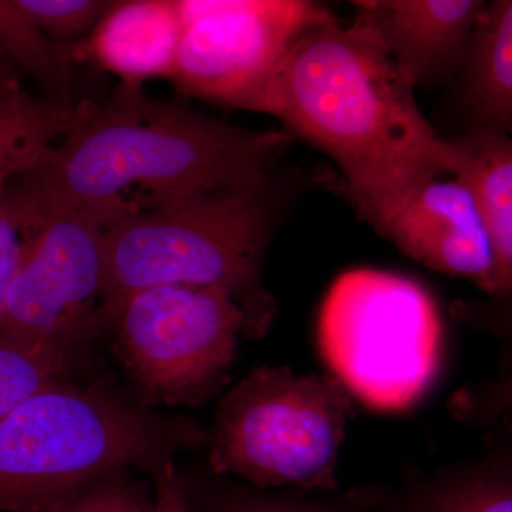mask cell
Instances as JSON below:
<instances>
[{"label": "cell", "mask_w": 512, "mask_h": 512, "mask_svg": "<svg viewBox=\"0 0 512 512\" xmlns=\"http://www.w3.org/2000/svg\"><path fill=\"white\" fill-rule=\"evenodd\" d=\"M282 131H252L120 84L12 188L39 208L72 210L104 229L128 215L272 177L291 147Z\"/></svg>", "instance_id": "obj_1"}, {"label": "cell", "mask_w": 512, "mask_h": 512, "mask_svg": "<svg viewBox=\"0 0 512 512\" xmlns=\"http://www.w3.org/2000/svg\"><path fill=\"white\" fill-rule=\"evenodd\" d=\"M414 90L372 33L330 15L286 52L259 113L333 161L340 177L332 188L366 221L416 185L453 173L450 138L434 131Z\"/></svg>", "instance_id": "obj_2"}, {"label": "cell", "mask_w": 512, "mask_h": 512, "mask_svg": "<svg viewBox=\"0 0 512 512\" xmlns=\"http://www.w3.org/2000/svg\"><path fill=\"white\" fill-rule=\"evenodd\" d=\"M272 177L251 187L128 215L104 229L103 319L141 289L217 288L241 306L247 338H262L276 312L261 278L281 214L282 197Z\"/></svg>", "instance_id": "obj_3"}, {"label": "cell", "mask_w": 512, "mask_h": 512, "mask_svg": "<svg viewBox=\"0 0 512 512\" xmlns=\"http://www.w3.org/2000/svg\"><path fill=\"white\" fill-rule=\"evenodd\" d=\"M205 441L194 421L150 412L104 387H50L0 419V512L42 510L131 468L153 474Z\"/></svg>", "instance_id": "obj_4"}, {"label": "cell", "mask_w": 512, "mask_h": 512, "mask_svg": "<svg viewBox=\"0 0 512 512\" xmlns=\"http://www.w3.org/2000/svg\"><path fill=\"white\" fill-rule=\"evenodd\" d=\"M355 416V399L330 373L256 366L218 400L211 471L261 491L336 493L340 447Z\"/></svg>", "instance_id": "obj_5"}, {"label": "cell", "mask_w": 512, "mask_h": 512, "mask_svg": "<svg viewBox=\"0 0 512 512\" xmlns=\"http://www.w3.org/2000/svg\"><path fill=\"white\" fill-rule=\"evenodd\" d=\"M319 355L355 402L382 413L412 409L437 382L444 325L424 286L359 268L333 282L316 323Z\"/></svg>", "instance_id": "obj_6"}, {"label": "cell", "mask_w": 512, "mask_h": 512, "mask_svg": "<svg viewBox=\"0 0 512 512\" xmlns=\"http://www.w3.org/2000/svg\"><path fill=\"white\" fill-rule=\"evenodd\" d=\"M144 402L197 407L227 386L247 316L217 288L141 289L104 315Z\"/></svg>", "instance_id": "obj_7"}, {"label": "cell", "mask_w": 512, "mask_h": 512, "mask_svg": "<svg viewBox=\"0 0 512 512\" xmlns=\"http://www.w3.org/2000/svg\"><path fill=\"white\" fill-rule=\"evenodd\" d=\"M183 39L171 82L188 99L261 111L279 63L332 12L309 0H178Z\"/></svg>", "instance_id": "obj_8"}, {"label": "cell", "mask_w": 512, "mask_h": 512, "mask_svg": "<svg viewBox=\"0 0 512 512\" xmlns=\"http://www.w3.org/2000/svg\"><path fill=\"white\" fill-rule=\"evenodd\" d=\"M28 222L25 248L0 311V338L77 346L104 322V228L72 210L33 207L10 188Z\"/></svg>", "instance_id": "obj_9"}, {"label": "cell", "mask_w": 512, "mask_h": 512, "mask_svg": "<svg viewBox=\"0 0 512 512\" xmlns=\"http://www.w3.org/2000/svg\"><path fill=\"white\" fill-rule=\"evenodd\" d=\"M366 222L414 261L493 295L490 232L473 188L461 178L424 181Z\"/></svg>", "instance_id": "obj_10"}, {"label": "cell", "mask_w": 512, "mask_h": 512, "mask_svg": "<svg viewBox=\"0 0 512 512\" xmlns=\"http://www.w3.org/2000/svg\"><path fill=\"white\" fill-rule=\"evenodd\" d=\"M483 0H360L356 25L375 36L414 87L460 74Z\"/></svg>", "instance_id": "obj_11"}, {"label": "cell", "mask_w": 512, "mask_h": 512, "mask_svg": "<svg viewBox=\"0 0 512 512\" xmlns=\"http://www.w3.org/2000/svg\"><path fill=\"white\" fill-rule=\"evenodd\" d=\"M183 33L178 0H119L110 2L89 35L70 43V57L123 84L171 80Z\"/></svg>", "instance_id": "obj_12"}, {"label": "cell", "mask_w": 512, "mask_h": 512, "mask_svg": "<svg viewBox=\"0 0 512 512\" xmlns=\"http://www.w3.org/2000/svg\"><path fill=\"white\" fill-rule=\"evenodd\" d=\"M454 177L466 181L483 211L494 252L491 299L512 309V137L473 127L450 138Z\"/></svg>", "instance_id": "obj_13"}, {"label": "cell", "mask_w": 512, "mask_h": 512, "mask_svg": "<svg viewBox=\"0 0 512 512\" xmlns=\"http://www.w3.org/2000/svg\"><path fill=\"white\" fill-rule=\"evenodd\" d=\"M460 82L471 128L512 137V0L485 2Z\"/></svg>", "instance_id": "obj_14"}, {"label": "cell", "mask_w": 512, "mask_h": 512, "mask_svg": "<svg viewBox=\"0 0 512 512\" xmlns=\"http://www.w3.org/2000/svg\"><path fill=\"white\" fill-rule=\"evenodd\" d=\"M93 101L66 104L35 97L20 83L0 92V194L12 178L30 173L57 140L84 123Z\"/></svg>", "instance_id": "obj_15"}, {"label": "cell", "mask_w": 512, "mask_h": 512, "mask_svg": "<svg viewBox=\"0 0 512 512\" xmlns=\"http://www.w3.org/2000/svg\"><path fill=\"white\" fill-rule=\"evenodd\" d=\"M352 493L386 512H512V471L441 474L400 490L355 488Z\"/></svg>", "instance_id": "obj_16"}, {"label": "cell", "mask_w": 512, "mask_h": 512, "mask_svg": "<svg viewBox=\"0 0 512 512\" xmlns=\"http://www.w3.org/2000/svg\"><path fill=\"white\" fill-rule=\"evenodd\" d=\"M0 50L13 66L35 77L50 100L72 106L70 43L47 36L20 10L16 0H0Z\"/></svg>", "instance_id": "obj_17"}, {"label": "cell", "mask_w": 512, "mask_h": 512, "mask_svg": "<svg viewBox=\"0 0 512 512\" xmlns=\"http://www.w3.org/2000/svg\"><path fill=\"white\" fill-rule=\"evenodd\" d=\"M76 348L0 338V419L35 394L69 383Z\"/></svg>", "instance_id": "obj_18"}, {"label": "cell", "mask_w": 512, "mask_h": 512, "mask_svg": "<svg viewBox=\"0 0 512 512\" xmlns=\"http://www.w3.org/2000/svg\"><path fill=\"white\" fill-rule=\"evenodd\" d=\"M201 512H386L366 503L352 491L343 498L332 494L271 493L249 485L220 481L200 494Z\"/></svg>", "instance_id": "obj_19"}, {"label": "cell", "mask_w": 512, "mask_h": 512, "mask_svg": "<svg viewBox=\"0 0 512 512\" xmlns=\"http://www.w3.org/2000/svg\"><path fill=\"white\" fill-rule=\"evenodd\" d=\"M128 471L100 478L36 512H153L154 494Z\"/></svg>", "instance_id": "obj_20"}, {"label": "cell", "mask_w": 512, "mask_h": 512, "mask_svg": "<svg viewBox=\"0 0 512 512\" xmlns=\"http://www.w3.org/2000/svg\"><path fill=\"white\" fill-rule=\"evenodd\" d=\"M16 3L37 28L60 43L84 39L110 5L103 0H16Z\"/></svg>", "instance_id": "obj_21"}, {"label": "cell", "mask_w": 512, "mask_h": 512, "mask_svg": "<svg viewBox=\"0 0 512 512\" xmlns=\"http://www.w3.org/2000/svg\"><path fill=\"white\" fill-rule=\"evenodd\" d=\"M26 232L25 212L8 188L0 194V311L22 259Z\"/></svg>", "instance_id": "obj_22"}, {"label": "cell", "mask_w": 512, "mask_h": 512, "mask_svg": "<svg viewBox=\"0 0 512 512\" xmlns=\"http://www.w3.org/2000/svg\"><path fill=\"white\" fill-rule=\"evenodd\" d=\"M450 410L458 419L494 420L512 419V376L501 382L480 387H467L454 394Z\"/></svg>", "instance_id": "obj_23"}, {"label": "cell", "mask_w": 512, "mask_h": 512, "mask_svg": "<svg viewBox=\"0 0 512 512\" xmlns=\"http://www.w3.org/2000/svg\"><path fill=\"white\" fill-rule=\"evenodd\" d=\"M151 477L154 481L153 512H191L185 488L173 463L158 467Z\"/></svg>", "instance_id": "obj_24"}, {"label": "cell", "mask_w": 512, "mask_h": 512, "mask_svg": "<svg viewBox=\"0 0 512 512\" xmlns=\"http://www.w3.org/2000/svg\"><path fill=\"white\" fill-rule=\"evenodd\" d=\"M18 83L19 80L15 74V66L9 62L8 57L0 50V92Z\"/></svg>", "instance_id": "obj_25"}, {"label": "cell", "mask_w": 512, "mask_h": 512, "mask_svg": "<svg viewBox=\"0 0 512 512\" xmlns=\"http://www.w3.org/2000/svg\"><path fill=\"white\" fill-rule=\"evenodd\" d=\"M510 311L512 312V309H510Z\"/></svg>", "instance_id": "obj_26"}]
</instances>
